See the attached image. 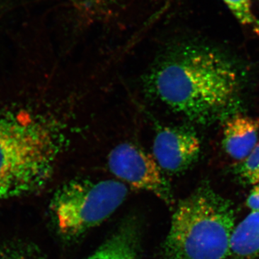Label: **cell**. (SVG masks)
<instances>
[{
  "label": "cell",
  "instance_id": "6da1fadb",
  "mask_svg": "<svg viewBox=\"0 0 259 259\" xmlns=\"http://www.w3.org/2000/svg\"><path fill=\"white\" fill-rule=\"evenodd\" d=\"M148 93L172 111L209 125L238 115L242 76L214 48L181 42L165 49L145 77Z\"/></svg>",
  "mask_w": 259,
  "mask_h": 259
},
{
  "label": "cell",
  "instance_id": "7a4b0ae2",
  "mask_svg": "<svg viewBox=\"0 0 259 259\" xmlns=\"http://www.w3.org/2000/svg\"><path fill=\"white\" fill-rule=\"evenodd\" d=\"M61 144L59 129L41 116L0 115V202L34 193L47 185Z\"/></svg>",
  "mask_w": 259,
  "mask_h": 259
},
{
  "label": "cell",
  "instance_id": "3957f363",
  "mask_svg": "<svg viewBox=\"0 0 259 259\" xmlns=\"http://www.w3.org/2000/svg\"><path fill=\"white\" fill-rule=\"evenodd\" d=\"M236 213L230 199L202 182L180 201L163 245L165 259H226Z\"/></svg>",
  "mask_w": 259,
  "mask_h": 259
},
{
  "label": "cell",
  "instance_id": "277c9868",
  "mask_svg": "<svg viewBox=\"0 0 259 259\" xmlns=\"http://www.w3.org/2000/svg\"><path fill=\"white\" fill-rule=\"evenodd\" d=\"M127 187L117 180L76 179L65 184L51 201L58 230L76 238L113 214L127 197Z\"/></svg>",
  "mask_w": 259,
  "mask_h": 259
},
{
  "label": "cell",
  "instance_id": "5b68a950",
  "mask_svg": "<svg viewBox=\"0 0 259 259\" xmlns=\"http://www.w3.org/2000/svg\"><path fill=\"white\" fill-rule=\"evenodd\" d=\"M109 168L120 180L136 189L147 191L168 204L173 199L169 184L153 155L142 148L122 143L109 153Z\"/></svg>",
  "mask_w": 259,
  "mask_h": 259
},
{
  "label": "cell",
  "instance_id": "8992f818",
  "mask_svg": "<svg viewBox=\"0 0 259 259\" xmlns=\"http://www.w3.org/2000/svg\"><path fill=\"white\" fill-rule=\"evenodd\" d=\"M200 152V140L188 127H161L153 139V157L163 171L171 175L187 171Z\"/></svg>",
  "mask_w": 259,
  "mask_h": 259
},
{
  "label": "cell",
  "instance_id": "52a82bcc",
  "mask_svg": "<svg viewBox=\"0 0 259 259\" xmlns=\"http://www.w3.org/2000/svg\"><path fill=\"white\" fill-rule=\"evenodd\" d=\"M259 139V118L236 115L226 120L223 146L227 154L241 162L252 152Z\"/></svg>",
  "mask_w": 259,
  "mask_h": 259
},
{
  "label": "cell",
  "instance_id": "ba28073f",
  "mask_svg": "<svg viewBox=\"0 0 259 259\" xmlns=\"http://www.w3.org/2000/svg\"><path fill=\"white\" fill-rule=\"evenodd\" d=\"M228 258H259V209L251 211L235 226L230 243Z\"/></svg>",
  "mask_w": 259,
  "mask_h": 259
},
{
  "label": "cell",
  "instance_id": "9c48e42d",
  "mask_svg": "<svg viewBox=\"0 0 259 259\" xmlns=\"http://www.w3.org/2000/svg\"><path fill=\"white\" fill-rule=\"evenodd\" d=\"M88 259H139L134 228L132 226L121 228Z\"/></svg>",
  "mask_w": 259,
  "mask_h": 259
},
{
  "label": "cell",
  "instance_id": "30bf717a",
  "mask_svg": "<svg viewBox=\"0 0 259 259\" xmlns=\"http://www.w3.org/2000/svg\"><path fill=\"white\" fill-rule=\"evenodd\" d=\"M234 173L245 185L259 184V142L248 157L236 165Z\"/></svg>",
  "mask_w": 259,
  "mask_h": 259
},
{
  "label": "cell",
  "instance_id": "8fae6325",
  "mask_svg": "<svg viewBox=\"0 0 259 259\" xmlns=\"http://www.w3.org/2000/svg\"><path fill=\"white\" fill-rule=\"evenodd\" d=\"M232 13L243 24L253 25L259 29V20L252 11L250 0H223Z\"/></svg>",
  "mask_w": 259,
  "mask_h": 259
},
{
  "label": "cell",
  "instance_id": "7c38bea8",
  "mask_svg": "<svg viewBox=\"0 0 259 259\" xmlns=\"http://www.w3.org/2000/svg\"><path fill=\"white\" fill-rule=\"evenodd\" d=\"M0 259H42L36 250L31 247L24 245H13L5 248Z\"/></svg>",
  "mask_w": 259,
  "mask_h": 259
},
{
  "label": "cell",
  "instance_id": "4fadbf2b",
  "mask_svg": "<svg viewBox=\"0 0 259 259\" xmlns=\"http://www.w3.org/2000/svg\"><path fill=\"white\" fill-rule=\"evenodd\" d=\"M75 5L83 13L95 14L105 7L110 5L113 0H73Z\"/></svg>",
  "mask_w": 259,
  "mask_h": 259
},
{
  "label": "cell",
  "instance_id": "5bb4252c",
  "mask_svg": "<svg viewBox=\"0 0 259 259\" xmlns=\"http://www.w3.org/2000/svg\"><path fill=\"white\" fill-rule=\"evenodd\" d=\"M245 203L251 211L259 209V184L253 186Z\"/></svg>",
  "mask_w": 259,
  "mask_h": 259
}]
</instances>
